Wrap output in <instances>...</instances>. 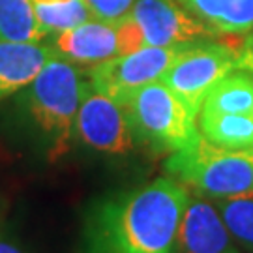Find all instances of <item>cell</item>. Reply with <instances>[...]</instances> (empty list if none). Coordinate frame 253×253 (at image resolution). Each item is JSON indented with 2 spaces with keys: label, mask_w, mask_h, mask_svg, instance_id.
<instances>
[{
  "label": "cell",
  "mask_w": 253,
  "mask_h": 253,
  "mask_svg": "<svg viewBox=\"0 0 253 253\" xmlns=\"http://www.w3.org/2000/svg\"><path fill=\"white\" fill-rule=\"evenodd\" d=\"M40 25L49 36L60 34L92 19L84 0H32Z\"/></svg>",
  "instance_id": "2e32d148"
},
{
  "label": "cell",
  "mask_w": 253,
  "mask_h": 253,
  "mask_svg": "<svg viewBox=\"0 0 253 253\" xmlns=\"http://www.w3.org/2000/svg\"><path fill=\"white\" fill-rule=\"evenodd\" d=\"M233 47L236 51L238 70L253 73V32L246 34V36H236V42H233Z\"/></svg>",
  "instance_id": "d6986e66"
},
{
  "label": "cell",
  "mask_w": 253,
  "mask_h": 253,
  "mask_svg": "<svg viewBox=\"0 0 253 253\" xmlns=\"http://www.w3.org/2000/svg\"><path fill=\"white\" fill-rule=\"evenodd\" d=\"M167 176L190 191L210 199H235L253 193V150H229L205 137L178 152L163 165Z\"/></svg>",
  "instance_id": "3957f363"
},
{
  "label": "cell",
  "mask_w": 253,
  "mask_h": 253,
  "mask_svg": "<svg viewBox=\"0 0 253 253\" xmlns=\"http://www.w3.org/2000/svg\"><path fill=\"white\" fill-rule=\"evenodd\" d=\"M201 111L253 115V73L235 70L208 92Z\"/></svg>",
  "instance_id": "5bb4252c"
},
{
  "label": "cell",
  "mask_w": 253,
  "mask_h": 253,
  "mask_svg": "<svg viewBox=\"0 0 253 253\" xmlns=\"http://www.w3.org/2000/svg\"><path fill=\"white\" fill-rule=\"evenodd\" d=\"M86 8L94 19H100L105 23H117L126 17L131 9V0H84Z\"/></svg>",
  "instance_id": "ac0fdd59"
},
{
  "label": "cell",
  "mask_w": 253,
  "mask_h": 253,
  "mask_svg": "<svg viewBox=\"0 0 253 253\" xmlns=\"http://www.w3.org/2000/svg\"><path fill=\"white\" fill-rule=\"evenodd\" d=\"M75 139L103 154H127L135 146V133L124 105L90 86L75 118Z\"/></svg>",
  "instance_id": "ba28073f"
},
{
  "label": "cell",
  "mask_w": 253,
  "mask_h": 253,
  "mask_svg": "<svg viewBox=\"0 0 253 253\" xmlns=\"http://www.w3.org/2000/svg\"><path fill=\"white\" fill-rule=\"evenodd\" d=\"M53 56L51 45L0 40V101L27 88Z\"/></svg>",
  "instance_id": "8fae6325"
},
{
  "label": "cell",
  "mask_w": 253,
  "mask_h": 253,
  "mask_svg": "<svg viewBox=\"0 0 253 253\" xmlns=\"http://www.w3.org/2000/svg\"><path fill=\"white\" fill-rule=\"evenodd\" d=\"M0 253H25V252H23V248L17 242H13L4 233H0Z\"/></svg>",
  "instance_id": "ffe728a7"
},
{
  "label": "cell",
  "mask_w": 253,
  "mask_h": 253,
  "mask_svg": "<svg viewBox=\"0 0 253 253\" xmlns=\"http://www.w3.org/2000/svg\"><path fill=\"white\" fill-rule=\"evenodd\" d=\"M184 47H143L129 54H118L90 68V86L124 105L137 90L160 81Z\"/></svg>",
  "instance_id": "8992f818"
},
{
  "label": "cell",
  "mask_w": 253,
  "mask_h": 253,
  "mask_svg": "<svg viewBox=\"0 0 253 253\" xmlns=\"http://www.w3.org/2000/svg\"><path fill=\"white\" fill-rule=\"evenodd\" d=\"M191 191L162 176L98 199L86 212L83 253H178Z\"/></svg>",
  "instance_id": "6da1fadb"
},
{
  "label": "cell",
  "mask_w": 253,
  "mask_h": 253,
  "mask_svg": "<svg viewBox=\"0 0 253 253\" xmlns=\"http://www.w3.org/2000/svg\"><path fill=\"white\" fill-rule=\"evenodd\" d=\"M90 83L81 72L54 54L27 86V109L40 133L47 141L51 160L70 150L75 139V118Z\"/></svg>",
  "instance_id": "7a4b0ae2"
},
{
  "label": "cell",
  "mask_w": 253,
  "mask_h": 253,
  "mask_svg": "<svg viewBox=\"0 0 253 253\" xmlns=\"http://www.w3.org/2000/svg\"><path fill=\"white\" fill-rule=\"evenodd\" d=\"M199 131L208 143L229 150H253V115L199 113Z\"/></svg>",
  "instance_id": "4fadbf2b"
},
{
  "label": "cell",
  "mask_w": 253,
  "mask_h": 253,
  "mask_svg": "<svg viewBox=\"0 0 253 253\" xmlns=\"http://www.w3.org/2000/svg\"><path fill=\"white\" fill-rule=\"evenodd\" d=\"M235 70L238 64L233 43L207 40L184 47L160 81L199 117L208 92Z\"/></svg>",
  "instance_id": "5b68a950"
},
{
  "label": "cell",
  "mask_w": 253,
  "mask_h": 253,
  "mask_svg": "<svg viewBox=\"0 0 253 253\" xmlns=\"http://www.w3.org/2000/svg\"><path fill=\"white\" fill-rule=\"evenodd\" d=\"M49 36L40 25L32 0H0V40L42 43Z\"/></svg>",
  "instance_id": "9a60e30c"
},
{
  "label": "cell",
  "mask_w": 253,
  "mask_h": 253,
  "mask_svg": "<svg viewBox=\"0 0 253 253\" xmlns=\"http://www.w3.org/2000/svg\"><path fill=\"white\" fill-rule=\"evenodd\" d=\"M124 109L135 139L158 152H178L201 139L197 117L162 81L137 90Z\"/></svg>",
  "instance_id": "277c9868"
},
{
  "label": "cell",
  "mask_w": 253,
  "mask_h": 253,
  "mask_svg": "<svg viewBox=\"0 0 253 253\" xmlns=\"http://www.w3.org/2000/svg\"><path fill=\"white\" fill-rule=\"evenodd\" d=\"M53 53L66 62L81 66H98L113 56H118L117 23L88 19L79 27L54 34L51 43Z\"/></svg>",
  "instance_id": "30bf717a"
},
{
  "label": "cell",
  "mask_w": 253,
  "mask_h": 253,
  "mask_svg": "<svg viewBox=\"0 0 253 253\" xmlns=\"http://www.w3.org/2000/svg\"><path fill=\"white\" fill-rule=\"evenodd\" d=\"M131 2H135V0H131Z\"/></svg>",
  "instance_id": "44dd1931"
},
{
  "label": "cell",
  "mask_w": 253,
  "mask_h": 253,
  "mask_svg": "<svg viewBox=\"0 0 253 253\" xmlns=\"http://www.w3.org/2000/svg\"><path fill=\"white\" fill-rule=\"evenodd\" d=\"M129 15L143 34L146 47H182L217 36L178 0H135Z\"/></svg>",
  "instance_id": "52a82bcc"
},
{
  "label": "cell",
  "mask_w": 253,
  "mask_h": 253,
  "mask_svg": "<svg viewBox=\"0 0 253 253\" xmlns=\"http://www.w3.org/2000/svg\"><path fill=\"white\" fill-rule=\"evenodd\" d=\"M219 216L238 248L253 253V193L235 199L216 201Z\"/></svg>",
  "instance_id": "e0dca14e"
},
{
  "label": "cell",
  "mask_w": 253,
  "mask_h": 253,
  "mask_svg": "<svg viewBox=\"0 0 253 253\" xmlns=\"http://www.w3.org/2000/svg\"><path fill=\"white\" fill-rule=\"evenodd\" d=\"M217 34L246 36L253 32V0H182Z\"/></svg>",
  "instance_id": "7c38bea8"
},
{
  "label": "cell",
  "mask_w": 253,
  "mask_h": 253,
  "mask_svg": "<svg viewBox=\"0 0 253 253\" xmlns=\"http://www.w3.org/2000/svg\"><path fill=\"white\" fill-rule=\"evenodd\" d=\"M180 253H240L214 203L190 195L178 229Z\"/></svg>",
  "instance_id": "9c48e42d"
}]
</instances>
